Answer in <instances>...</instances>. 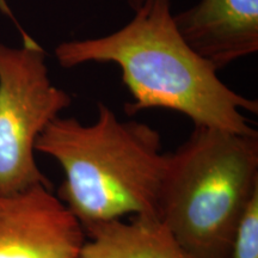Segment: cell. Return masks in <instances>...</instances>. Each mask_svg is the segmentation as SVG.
<instances>
[{
  "instance_id": "cell-7",
  "label": "cell",
  "mask_w": 258,
  "mask_h": 258,
  "mask_svg": "<svg viewBox=\"0 0 258 258\" xmlns=\"http://www.w3.org/2000/svg\"><path fill=\"white\" fill-rule=\"evenodd\" d=\"M79 258H191L157 217H133L83 227Z\"/></svg>"
},
{
  "instance_id": "cell-8",
  "label": "cell",
  "mask_w": 258,
  "mask_h": 258,
  "mask_svg": "<svg viewBox=\"0 0 258 258\" xmlns=\"http://www.w3.org/2000/svg\"><path fill=\"white\" fill-rule=\"evenodd\" d=\"M230 258H258V190L241 215Z\"/></svg>"
},
{
  "instance_id": "cell-3",
  "label": "cell",
  "mask_w": 258,
  "mask_h": 258,
  "mask_svg": "<svg viewBox=\"0 0 258 258\" xmlns=\"http://www.w3.org/2000/svg\"><path fill=\"white\" fill-rule=\"evenodd\" d=\"M258 190V134L195 125L165 154L156 217L191 258H230L241 215Z\"/></svg>"
},
{
  "instance_id": "cell-10",
  "label": "cell",
  "mask_w": 258,
  "mask_h": 258,
  "mask_svg": "<svg viewBox=\"0 0 258 258\" xmlns=\"http://www.w3.org/2000/svg\"><path fill=\"white\" fill-rule=\"evenodd\" d=\"M145 2H146V0H127L129 8L133 10V11H135V10L140 8V6L143 5Z\"/></svg>"
},
{
  "instance_id": "cell-4",
  "label": "cell",
  "mask_w": 258,
  "mask_h": 258,
  "mask_svg": "<svg viewBox=\"0 0 258 258\" xmlns=\"http://www.w3.org/2000/svg\"><path fill=\"white\" fill-rule=\"evenodd\" d=\"M0 43V195L50 183L35 159L36 141L72 97L51 83L46 51L29 35Z\"/></svg>"
},
{
  "instance_id": "cell-6",
  "label": "cell",
  "mask_w": 258,
  "mask_h": 258,
  "mask_svg": "<svg viewBox=\"0 0 258 258\" xmlns=\"http://www.w3.org/2000/svg\"><path fill=\"white\" fill-rule=\"evenodd\" d=\"M173 21L188 46L217 71L258 50V0H201Z\"/></svg>"
},
{
  "instance_id": "cell-5",
  "label": "cell",
  "mask_w": 258,
  "mask_h": 258,
  "mask_svg": "<svg viewBox=\"0 0 258 258\" xmlns=\"http://www.w3.org/2000/svg\"><path fill=\"white\" fill-rule=\"evenodd\" d=\"M82 224L49 186L0 195V258H79Z\"/></svg>"
},
{
  "instance_id": "cell-2",
  "label": "cell",
  "mask_w": 258,
  "mask_h": 258,
  "mask_svg": "<svg viewBox=\"0 0 258 258\" xmlns=\"http://www.w3.org/2000/svg\"><path fill=\"white\" fill-rule=\"evenodd\" d=\"M35 148L61 166L57 198L83 227L124 215L156 217L166 153L151 125L121 121L99 102L93 123L57 116Z\"/></svg>"
},
{
  "instance_id": "cell-1",
  "label": "cell",
  "mask_w": 258,
  "mask_h": 258,
  "mask_svg": "<svg viewBox=\"0 0 258 258\" xmlns=\"http://www.w3.org/2000/svg\"><path fill=\"white\" fill-rule=\"evenodd\" d=\"M55 57L64 69L117 64L133 97L124 105L127 115L169 109L188 116L194 125L258 134L243 115L257 114V101L228 88L218 71L188 46L173 21L171 0H146L123 28L106 36L62 42Z\"/></svg>"
},
{
  "instance_id": "cell-9",
  "label": "cell",
  "mask_w": 258,
  "mask_h": 258,
  "mask_svg": "<svg viewBox=\"0 0 258 258\" xmlns=\"http://www.w3.org/2000/svg\"><path fill=\"white\" fill-rule=\"evenodd\" d=\"M0 12H2L3 15L8 16V17H9L10 19H12V21H14V23L18 27V30L21 31L22 36H24V35H27V32H25V31L23 30V29L19 27V24L17 23V21H16V18H15V16H14V12H12V10H11V8H10V6H9L8 2H6V0H0Z\"/></svg>"
}]
</instances>
